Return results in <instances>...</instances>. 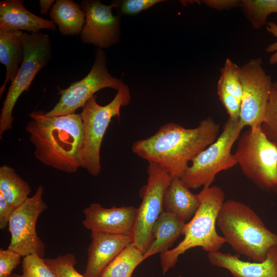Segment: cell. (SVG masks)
I'll list each match as a JSON object with an SVG mask.
<instances>
[{
    "mask_svg": "<svg viewBox=\"0 0 277 277\" xmlns=\"http://www.w3.org/2000/svg\"><path fill=\"white\" fill-rule=\"evenodd\" d=\"M161 0H126L121 3V10L126 14H135L162 2Z\"/></svg>",
    "mask_w": 277,
    "mask_h": 277,
    "instance_id": "4dcf8cb0",
    "label": "cell"
},
{
    "mask_svg": "<svg viewBox=\"0 0 277 277\" xmlns=\"http://www.w3.org/2000/svg\"><path fill=\"white\" fill-rule=\"evenodd\" d=\"M8 277H14V276H13V275H11L10 276H9Z\"/></svg>",
    "mask_w": 277,
    "mask_h": 277,
    "instance_id": "d590c367",
    "label": "cell"
},
{
    "mask_svg": "<svg viewBox=\"0 0 277 277\" xmlns=\"http://www.w3.org/2000/svg\"><path fill=\"white\" fill-rule=\"evenodd\" d=\"M220 76L217 83L221 85L229 94L241 101L242 85L241 67L227 58L220 69Z\"/></svg>",
    "mask_w": 277,
    "mask_h": 277,
    "instance_id": "d4e9b609",
    "label": "cell"
},
{
    "mask_svg": "<svg viewBox=\"0 0 277 277\" xmlns=\"http://www.w3.org/2000/svg\"><path fill=\"white\" fill-rule=\"evenodd\" d=\"M216 225L226 243L238 254L260 262L269 249L277 246V234L268 229L259 216L247 205L236 200L224 201Z\"/></svg>",
    "mask_w": 277,
    "mask_h": 277,
    "instance_id": "3957f363",
    "label": "cell"
},
{
    "mask_svg": "<svg viewBox=\"0 0 277 277\" xmlns=\"http://www.w3.org/2000/svg\"><path fill=\"white\" fill-rule=\"evenodd\" d=\"M261 128L270 141L277 143V81L273 82L265 117Z\"/></svg>",
    "mask_w": 277,
    "mask_h": 277,
    "instance_id": "83f0119b",
    "label": "cell"
},
{
    "mask_svg": "<svg viewBox=\"0 0 277 277\" xmlns=\"http://www.w3.org/2000/svg\"><path fill=\"white\" fill-rule=\"evenodd\" d=\"M94 95L86 103L80 114L84 126V144L81 154V167L94 176L101 171L100 149L102 142L111 118L120 116V109L128 105L131 96L125 84L117 90L114 98L105 106L96 102Z\"/></svg>",
    "mask_w": 277,
    "mask_h": 277,
    "instance_id": "5b68a950",
    "label": "cell"
},
{
    "mask_svg": "<svg viewBox=\"0 0 277 277\" xmlns=\"http://www.w3.org/2000/svg\"><path fill=\"white\" fill-rule=\"evenodd\" d=\"M234 155L247 179L262 189L277 191V143L261 128L240 134Z\"/></svg>",
    "mask_w": 277,
    "mask_h": 277,
    "instance_id": "8992f818",
    "label": "cell"
},
{
    "mask_svg": "<svg viewBox=\"0 0 277 277\" xmlns=\"http://www.w3.org/2000/svg\"><path fill=\"white\" fill-rule=\"evenodd\" d=\"M85 13V23L80 33L82 41L101 48H109L118 42L119 17L112 12L114 4L99 1L84 0L80 4Z\"/></svg>",
    "mask_w": 277,
    "mask_h": 277,
    "instance_id": "4fadbf2b",
    "label": "cell"
},
{
    "mask_svg": "<svg viewBox=\"0 0 277 277\" xmlns=\"http://www.w3.org/2000/svg\"><path fill=\"white\" fill-rule=\"evenodd\" d=\"M44 260L56 277H86L75 269L76 260L72 253L59 255L54 259H44Z\"/></svg>",
    "mask_w": 277,
    "mask_h": 277,
    "instance_id": "4316f807",
    "label": "cell"
},
{
    "mask_svg": "<svg viewBox=\"0 0 277 277\" xmlns=\"http://www.w3.org/2000/svg\"><path fill=\"white\" fill-rule=\"evenodd\" d=\"M22 31L0 29V62L6 67V77L0 88V97L7 83L16 76L24 57Z\"/></svg>",
    "mask_w": 277,
    "mask_h": 277,
    "instance_id": "ffe728a7",
    "label": "cell"
},
{
    "mask_svg": "<svg viewBox=\"0 0 277 277\" xmlns=\"http://www.w3.org/2000/svg\"><path fill=\"white\" fill-rule=\"evenodd\" d=\"M50 16L65 36L80 34L86 18L81 5L71 0H56L50 10Z\"/></svg>",
    "mask_w": 277,
    "mask_h": 277,
    "instance_id": "44dd1931",
    "label": "cell"
},
{
    "mask_svg": "<svg viewBox=\"0 0 277 277\" xmlns=\"http://www.w3.org/2000/svg\"><path fill=\"white\" fill-rule=\"evenodd\" d=\"M217 92L221 102L228 113L229 118L238 120L240 115L241 101L228 93L219 83L217 84Z\"/></svg>",
    "mask_w": 277,
    "mask_h": 277,
    "instance_id": "f1b7e54d",
    "label": "cell"
},
{
    "mask_svg": "<svg viewBox=\"0 0 277 277\" xmlns=\"http://www.w3.org/2000/svg\"><path fill=\"white\" fill-rule=\"evenodd\" d=\"M208 7L217 10H229L240 7L241 1L239 0H204L202 1Z\"/></svg>",
    "mask_w": 277,
    "mask_h": 277,
    "instance_id": "d6a6232c",
    "label": "cell"
},
{
    "mask_svg": "<svg viewBox=\"0 0 277 277\" xmlns=\"http://www.w3.org/2000/svg\"><path fill=\"white\" fill-rule=\"evenodd\" d=\"M137 209L132 206L103 207L92 203L83 210L84 227L92 231L132 235Z\"/></svg>",
    "mask_w": 277,
    "mask_h": 277,
    "instance_id": "5bb4252c",
    "label": "cell"
},
{
    "mask_svg": "<svg viewBox=\"0 0 277 277\" xmlns=\"http://www.w3.org/2000/svg\"><path fill=\"white\" fill-rule=\"evenodd\" d=\"M125 84L109 73L105 52L101 48L96 51L93 65L88 74L83 79L72 83L68 88H58L59 101L49 112L47 117H54L75 113L83 108L88 100L100 90L110 87L117 91Z\"/></svg>",
    "mask_w": 277,
    "mask_h": 277,
    "instance_id": "30bf717a",
    "label": "cell"
},
{
    "mask_svg": "<svg viewBox=\"0 0 277 277\" xmlns=\"http://www.w3.org/2000/svg\"><path fill=\"white\" fill-rule=\"evenodd\" d=\"M22 256L9 249H0V277H8L20 263Z\"/></svg>",
    "mask_w": 277,
    "mask_h": 277,
    "instance_id": "f546056e",
    "label": "cell"
},
{
    "mask_svg": "<svg viewBox=\"0 0 277 277\" xmlns=\"http://www.w3.org/2000/svg\"><path fill=\"white\" fill-rule=\"evenodd\" d=\"M266 30L277 38V24L275 22H270L267 24ZM267 53H272L269 59L270 65L277 64V40L269 44L266 49Z\"/></svg>",
    "mask_w": 277,
    "mask_h": 277,
    "instance_id": "1f68e13d",
    "label": "cell"
},
{
    "mask_svg": "<svg viewBox=\"0 0 277 277\" xmlns=\"http://www.w3.org/2000/svg\"><path fill=\"white\" fill-rule=\"evenodd\" d=\"M186 223L172 213L163 211L156 222L153 230V240L144 253V260L157 253L168 251L181 234Z\"/></svg>",
    "mask_w": 277,
    "mask_h": 277,
    "instance_id": "d6986e66",
    "label": "cell"
},
{
    "mask_svg": "<svg viewBox=\"0 0 277 277\" xmlns=\"http://www.w3.org/2000/svg\"><path fill=\"white\" fill-rule=\"evenodd\" d=\"M180 177H172L165 193L163 210L186 222L193 217L201 204L198 194L192 193Z\"/></svg>",
    "mask_w": 277,
    "mask_h": 277,
    "instance_id": "ac0fdd59",
    "label": "cell"
},
{
    "mask_svg": "<svg viewBox=\"0 0 277 277\" xmlns=\"http://www.w3.org/2000/svg\"><path fill=\"white\" fill-rule=\"evenodd\" d=\"M144 260V253L132 242L109 263L100 277H131Z\"/></svg>",
    "mask_w": 277,
    "mask_h": 277,
    "instance_id": "603a6c76",
    "label": "cell"
},
{
    "mask_svg": "<svg viewBox=\"0 0 277 277\" xmlns=\"http://www.w3.org/2000/svg\"><path fill=\"white\" fill-rule=\"evenodd\" d=\"M22 267V273L14 274V277H56L44 259L36 253L24 256Z\"/></svg>",
    "mask_w": 277,
    "mask_h": 277,
    "instance_id": "484cf974",
    "label": "cell"
},
{
    "mask_svg": "<svg viewBox=\"0 0 277 277\" xmlns=\"http://www.w3.org/2000/svg\"><path fill=\"white\" fill-rule=\"evenodd\" d=\"M260 57L250 59L241 67L242 95L240 122L244 128H261L264 121L273 82Z\"/></svg>",
    "mask_w": 277,
    "mask_h": 277,
    "instance_id": "8fae6325",
    "label": "cell"
},
{
    "mask_svg": "<svg viewBox=\"0 0 277 277\" xmlns=\"http://www.w3.org/2000/svg\"><path fill=\"white\" fill-rule=\"evenodd\" d=\"M208 259L214 266L229 271L233 277H277V246L271 247L262 262H247L238 254L217 251L208 252Z\"/></svg>",
    "mask_w": 277,
    "mask_h": 277,
    "instance_id": "2e32d148",
    "label": "cell"
},
{
    "mask_svg": "<svg viewBox=\"0 0 277 277\" xmlns=\"http://www.w3.org/2000/svg\"><path fill=\"white\" fill-rule=\"evenodd\" d=\"M201 204L191 221L186 223L184 239L173 249L160 254L164 275L174 266L180 255L189 249L201 247L208 252L219 251L226 241L216 231L217 217L225 201L221 188L206 186L199 193Z\"/></svg>",
    "mask_w": 277,
    "mask_h": 277,
    "instance_id": "277c9868",
    "label": "cell"
},
{
    "mask_svg": "<svg viewBox=\"0 0 277 277\" xmlns=\"http://www.w3.org/2000/svg\"><path fill=\"white\" fill-rule=\"evenodd\" d=\"M24 57L18 72L11 82L3 103L0 115V138L4 132L12 128V111L21 95L27 91L37 73L45 67L52 56L49 35L41 32H23Z\"/></svg>",
    "mask_w": 277,
    "mask_h": 277,
    "instance_id": "ba28073f",
    "label": "cell"
},
{
    "mask_svg": "<svg viewBox=\"0 0 277 277\" xmlns=\"http://www.w3.org/2000/svg\"><path fill=\"white\" fill-rule=\"evenodd\" d=\"M15 210L0 194V229H4L8 225L10 217Z\"/></svg>",
    "mask_w": 277,
    "mask_h": 277,
    "instance_id": "836d02e7",
    "label": "cell"
},
{
    "mask_svg": "<svg viewBox=\"0 0 277 277\" xmlns=\"http://www.w3.org/2000/svg\"><path fill=\"white\" fill-rule=\"evenodd\" d=\"M0 29L10 31L26 30L38 33L42 29L56 30L55 23L39 17L26 9L23 1H0Z\"/></svg>",
    "mask_w": 277,
    "mask_h": 277,
    "instance_id": "e0dca14e",
    "label": "cell"
},
{
    "mask_svg": "<svg viewBox=\"0 0 277 277\" xmlns=\"http://www.w3.org/2000/svg\"><path fill=\"white\" fill-rule=\"evenodd\" d=\"M178 277H183V276L181 275H179Z\"/></svg>",
    "mask_w": 277,
    "mask_h": 277,
    "instance_id": "8d00e7d4",
    "label": "cell"
},
{
    "mask_svg": "<svg viewBox=\"0 0 277 277\" xmlns=\"http://www.w3.org/2000/svg\"><path fill=\"white\" fill-rule=\"evenodd\" d=\"M55 1L54 0H39L38 4L40 8V13L42 15L47 13L51 9Z\"/></svg>",
    "mask_w": 277,
    "mask_h": 277,
    "instance_id": "e575fe53",
    "label": "cell"
},
{
    "mask_svg": "<svg viewBox=\"0 0 277 277\" xmlns=\"http://www.w3.org/2000/svg\"><path fill=\"white\" fill-rule=\"evenodd\" d=\"M91 237L84 274L86 277H100L109 263L133 242L131 235L92 231Z\"/></svg>",
    "mask_w": 277,
    "mask_h": 277,
    "instance_id": "9a60e30c",
    "label": "cell"
},
{
    "mask_svg": "<svg viewBox=\"0 0 277 277\" xmlns=\"http://www.w3.org/2000/svg\"><path fill=\"white\" fill-rule=\"evenodd\" d=\"M43 111L28 115L25 130L34 146V155L43 164L67 173L81 167L84 126L80 114L47 117Z\"/></svg>",
    "mask_w": 277,
    "mask_h": 277,
    "instance_id": "7a4b0ae2",
    "label": "cell"
},
{
    "mask_svg": "<svg viewBox=\"0 0 277 277\" xmlns=\"http://www.w3.org/2000/svg\"><path fill=\"white\" fill-rule=\"evenodd\" d=\"M240 7L252 26L259 29L270 14L277 13V0H242Z\"/></svg>",
    "mask_w": 277,
    "mask_h": 277,
    "instance_id": "cb8c5ba5",
    "label": "cell"
},
{
    "mask_svg": "<svg viewBox=\"0 0 277 277\" xmlns=\"http://www.w3.org/2000/svg\"><path fill=\"white\" fill-rule=\"evenodd\" d=\"M147 184L140 191L142 201L133 225V243L144 253L152 241L154 224L163 210L166 190L172 178L158 164L148 162Z\"/></svg>",
    "mask_w": 277,
    "mask_h": 277,
    "instance_id": "9c48e42d",
    "label": "cell"
},
{
    "mask_svg": "<svg viewBox=\"0 0 277 277\" xmlns=\"http://www.w3.org/2000/svg\"><path fill=\"white\" fill-rule=\"evenodd\" d=\"M220 125L208 116L193 128L169 122L152 136L135 142L132 151L148 162L155 163L172 177H180L188 163L218 137Z\"/></svg>",
    "mask_w": 277,
    "mask_h": 277,
    "instance_id": "6da1fadb",
    "label": "cell"
},
{
    "mask_svg": "<svg viewBox=\"0 0 277 277\" xmlns=\"http://www.w3.org/2000/svg\"><path fill=\"white\" fill-rule=\"evenodd\" d=\"M243 128L239 119H228L216 140L193 159L180 177L189 188L210 186L219 172L237 164L231 149Z\"/></svg>",
    "mask_w": 277,
    "mask_h": 277,
    "instance_id": "52a82bcc",
    "label": "cell"
},
{
    "mask_svg": "<svg viewBox=\"0 0 277 277\" xmlns=\"http://www.w3.org/2000/svg\"><path fill=\"white\" fill-rule=\"evenodd\" d=\"M31 189L15 171L8 165L0 167V194L15 209L29 197Z\"/></svg>",
    "mask_w": 277,
    "mask_h": 277,
    "instance_id": "7402d4cb",
    "label": "cell"
},
{
    "mask_svg": "<svg viewBox=\"0 0 277 277\" xmlns=\"http://www.w3.org/2000/svg\"><path fill=\"white\" fill-rule=\"evenodd\" d=\"M43 194L44 188L39 186L32 196L14 210L9 221L11 239L8 248L23 257L36 253L42 258L44 254L45 245L36 231L37 220L47 208Z\"/></svg>",
    "mask_w": 277,
    "mask_h": 277,
    "instance_id": "7c38bea8",
    "label": "cell"
}]
</instances>
